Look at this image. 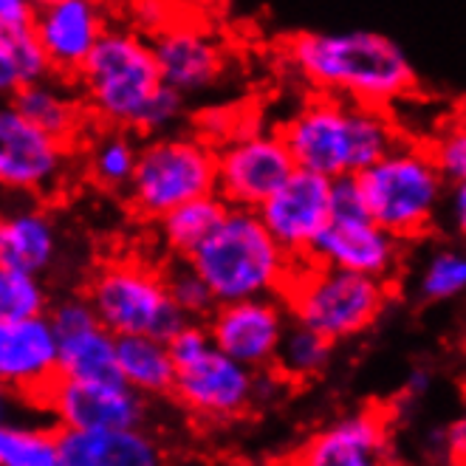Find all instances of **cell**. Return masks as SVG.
<instances>
[{"instance_id":"cell-1","label":"cell","mask_w":466,"mask_h":466,"mask_svg":"<svg viewBox=\"0 0 466 466\" xmlns=\"http://www.w3.org/2000/svg\"><path fill=\"white\" fill-rule=\"evenodd\" d=\"M289 71L314 94L393 107L419 86L404 46L381 32H299L283 43Z\"/></svg>"},{"instance_id":"cell-2","label":"cell","mask_w":466,"mask_h":466,"mask_svg":"<svg viewBox=\"0 0 466 466\" xmlns=\"http://www.w3.org/2000/svg\"><path fill=\"white\" fill-rule=\"evenodd\" d=\"M278 127L297 167L331 181L360 176L401 139L393 107L314 91Z\"/></svg>"},{"instance_id":"cell-3","label":"cell","mask_w":466,"mask_h":466,"mask_svg":"<svg viewBox=\"0 0 466 466\" xmlns=\"http://www.w3.org/2000/svg\"><path fill=\"white\" fill-rule=\"evenodd\" d=\"M189 260L215 306L252 297H280L297 260L271 238L255 209L227 207Z\"/></svg>"},{"instance_id":"cell-4","label":"cell","mask_w":466,"mask_h":466,"mask_svg":"<svg viewBox=\"0 0 466 466\" xmlns=\"http://www.w3.org/2000/svg\"><path fill=\"white\" fill-rule=\"evenodd\" d=\"M365 212L404 243L432 232L447 201V178L424 142L401 139L356 176Z\"/></svg>"},{"instance_id":"cell-5","label":"cell","mask_w":466,"mask_h":466,"mask_svg":"<svg viewBox=\"0 0 466 466\" xmlns=\"http://www.w3.org/2000/svg\"><path fill=\"white\" fill-rule=\"evenodd\" d=\"M74 82L94 125L136 133L164 79L145 32L107 25Z\"/></svg>"},{"instance_id":"cell-6","label":"cell","mask_w":466,"mask_h":466,"mask_svg":"<svg viewBox=\"0 0 466 466\" xmlns=\"http://www.w3.org/2000/svg\"><path fill=\"white\" fill-rule=\"evenodd\" d=\"M393 294L396 283L317 260H297L280 297L294 322L337 345L373 328L390 306Z\"/></svg>"},{"instance_id":"cell-7","label":"cell","mask_w":466,"mask_h":466,"mask_svg":"<svg viewBox=\"0 0 466 466\" xmlns=\"http://www.w3.org/2000/svg\"><path fill=\"white\" fill-rule=\"evenodd\" d=\"M167 348L176 365L170 399L184 413L207 424H227L258 407V370L215 348L201 319H187L167 339Z\"/></svg>"},{"instance_id":"cell-8","label":"cell","mask_w":466,"mask_h":466,"mask_svg":"<svg viewBox=\"0 0 466 466\" xmlns=\"http://www.w3.org/2000/svg\"><path fill=\"white\" fill-rule=\"evenodd\" d=\"M218 193L215 145L196 130L145 136L139 158L125 189V204L145 224L158 221L181 204Z\"/></svg>"},{"instance_id":"cell-9","label":"cell","mask_w":466,"mask_h":466,"mask_svg":"<svg viewBox=\"0 0 466 466\" xmlns=\"http://www.w3.org/2000/svg\"><path fill=\"white\" fill-rule=\"evenodd\" d=\"M82 294L114 337L145 334L170 339L187 322L167 291L164 266L142 255L102 260L86 278Z\"/></svg>"},{"instance_id":"cell-10","label":"cell","mask_w":466,"mask_h":466,"mask_svg":"<svg viewBox=\"0 0 466 466\" xmlns=\"http://www.w3.org/2000/svg\"><path fill=\"white\" fill-rule=\"evenodd\" d=\"M76 176V145L54 139L12 102H0V193L51 201L60 198Z\"/></svg>"},{"instance_id":"cell-11","label":"cell","mask_w":466,"mask_h":466,"mask_svg":"<svg viewBox=\"0 0 466 466\" xmlns=\"http://www.w3.org/2000/svg\"><path fill=\"white\" fill-rule=\"evenodd\" d=\"M215 158L218 196L246 209H258L297 167L278 125L246 119L215 145Z\"/></svg>"},{"instance_id":"cell-12","label":"cell","mask_w":466,"mask_h":466,"mask_svg":"<svg viewBox=\"0 0 466 466\" xmlns=\"http://www.w3.org/2000/svg\"><path fill=\"white\" fill-rule=\"evenodd\" d=\"M43 413L57 427L107 430V427H147L150 399L127 388L122 379H66L46 393Z\"/></svg>"},{"instance_id":"cell-13","label":"cell","mask_w":466,"mask_h":466,"mask_svg":"<svg viewBox=\"0 0 466 466\" xmlns=\"http://www.w3.org/2000/svg\"><path fill=\"white\" fill-rule=\"evenodd\" d=\"M289 322L291 317L283 297L221 303L204 319L215 348H221L235 362L252 370H266L274 365V353H278Z\"/></svg>"},{"instance_id":"cell-14","label":"cell","mask_w":466,"mask_h":466,"mask_svg":"<svg viewBox=\"0 0 466 466\" xmlns=\"http://www.w3.org/2000/svg\"><path fill=\"white\" fill-rule=\"evenodd\" d=\"M255 212L294 260H306L314 240L331 221V178L294 167Z\"/></svg>"},{"instance_id":"cell-15","label":"cell","mask_w":466,"mask_h":466,"mask_svg":"<svg viewBox=\"0 0 466 466\" xmlns=\"http://www.w3.org/2000/svg\"><path fill=\"white\" fill-rule=\"evenodd\" d=\"M407 243L381 229L370 215L331 218L314 240L306 260L356 271L365 278L396 283Z\"/></svg>"},{"instance_id":"cell-16","label":"cell","mask_w":466,"mask_h":466,"mask_svg":"<svg viewBox=\"0 0 466 466\" xmlns=\"http://www.w3.org/2000/svg\"><path fill=\"white\" fill-rule=\"evenodd\" d=\"M57 376V334L46 314L0 319V388L40 407Z\"/></svg>"},{"instance_id":"cell-17","label":"cell","mask_w":466,"mask_h":466,"mask_svg":"<svg viewBox=\"0 0 466 466\" xmlns=\"http://www.w3.org/2000/svg\"><path fill=\"white\" fill-rule=\"evenodd\" d=\"M111 25L105 0H60L35 12L32 29L51 74L76 79L94 46Z\"/></svg>"},{"instance_id":"cell-18","label":"cell","mask_w":466,"mask_h":466,"mask_svg":"<svg viewBox=\"0 0 466 466\" xmlns=\"http://www.w3.org/2000/svg\"><path fill=\"white\" fill-rule=\"evenodd\" d=\"M150 46L156 54L161 79L187 99L207 94L224 79L227 71L224 46L204 25L164 23L158 32L150 35Z\"/></svg>"},{"instance_id":"cell-19","label":"cell","mask_w":466,"mask_h":466,"mask_svg":"<svg viewBox=\"0 0 466 466\" xmlns=\"http://www.w3.org/2000/svg\"><path fill=\"white\" fill-rule=\"evenodd\" d=\"M294 466H393L390 430L381 410H356L317 430Z\"/></svg>"},{"instance_id":"cell-20","label":"cell","mask_w":466,"mask_h":466,"mask_svg":"<svg viewBox=\"0 0 466 466\" xmlns=\"http://www.w3.org/2000/svg\"><path fill=\"white\" fill-rule=\"evenodd\" d=\"M63 252V229L46 201L20 198L0 209V266L48 280Z\"/></svg>"},{"instance_id":"cell-21","label":"cell","mask_w":466,"mask_h":466,"mask_svg":"<svg viewBox=\"0 0 466 466\" xmlns=\"http://www.w3.org/2000/svg\"><path fill=\"white\" fill-rule=\"evenodd\" d=\"M57 466H167V452L147 427H57Z\"/></svg>"},{"instance_id":"cell-22","label":"cell","mask_w":466,"mask_h":466,"mask_svg":"<svg viewBox=\"0 0 466 466\" xmlns=\"http://www.w3.org/2000/svg\"><path fill=\"white\" fill-rule=\"evenodd\" d=\"M12 105L54 139L68 145H79V139L94 125L76 91V82L57 74H46L20 86V91L12 96Z\"/></svg>"},{"instance_id":"cell-23","label":"cell","mask_w":466,"mask_h":466,"mask_svg":"<svg viewBox=\"0 0 466 466\" xmlns=\"http://www.w3.org/2000/svg\"><path fill=\"white\" fill-rule=\"evenodd\" d=\"M139 145L142 139L133 130L91 125L76 145L79 173L102 193L125 196L136 170V158H139Z\"/></svg>"},{"instance_id":"cell-24","label":"cell","mask_w":466,"mask_h":466,"mask_svg":"<svg viewBox=\"0 0 466 466\" xmlns=\"http://www.w3.org/2000/svg\"><path fill=\"white\" fill-rule=\"evenodd\" d=\"M116 373L127 388H133L150 401L170 396L176 365L167 339L145 334L116 337Z\"/></svg>"},{"instance_id":"cell-25","label":"cell","mask_w":466,"mask_h":466,"mask_svg":"<svg viewBox=\"0 0 466 466\" xmlns=\"http://www.w3.org/2000/svg\"><path fill=\"white\" fill-rule=\"evenodd\" d=\"M57 368L66 379H119L116 337L99 319L60 331Z\"/></svg>"},{"instance_id":"cell-26","label":"cell","mask_w":466,"mask_h":466,"mask_svg":"<svg viewBox=\"0 0 466 466\" xmlns=\"http://www.w3.org/2000/svg\"><path fill=\"white\" fill-rule=\"evenodd\" d=\"M224 212H227V204L218 193L181 204L173 212L161 215L158 221H153L156 240L161 249L167 252V258H189L196 252V246L215 229L218 221H221Z\"/></svg>"},{"instance_id":"cell-27","label":"cell","mask_w":466,"mask_h":466,"mask_svg":"<svg viewBox=\"0 0 466 466\" xmlns=\"http://www.w3.org/2000/svg\"><path fill=\"white\" fill-rule=\"evenodd\" d=\"M334 342L325 339L322 334L311 331V328L289 322L283 339L274 353V370H278L286 381H311L325 373V368L331 365Z\"/></svg>"},{"instance_id":"cell-28","label":"cell","mask_w":466,"mask_h":466,"mask_svg":"<svg viewBox=\"0 0 466 466\" xmlns=\"http://www.w3.org/2000/svg\"><path fill=\"white\" fill-rule=\"evenodd\" d=\"M0 466H57V427L0 421Z\"/></svg>"},{"instance_id":"cell-29","label":"cell","mask_w":466,"mask_h":466,"mask_svg":"<svg viewBox=\"0 0 466 466\" xmlns=\"http://www.w3.org/2000/svg\"><path fill=\"white\" fill-rule=\"evenodd\" d=\"M419 299L424 303H450L466 294V252L455 246H441L435 249L416 280Z\"/></svg>"},{"instance_id":"cell-30","label":"cell","mask_w":466,"mask_h":466,"mask_svg":"<svg viewBox=\"0 0 466 466\" xmlns=\"http://www.w3.org/2000/svg\"><path fill=\"white\" fill-rule=\"evenodd\" d=\"M51 306V289L43 278L0 266V319L40 317Z\"/></svg>"},{"instance_id":"cell-31","label":"cell","mask_w":466,"mask_h":466,"mask_svg":"<svg viewBox=\"0 0 466 466\" xmlns=\"http://www.w3.org/2000/svg\"><path fill=\"white\" fill-rule=\"evenodd\" d=\"M164 280H167V291L173 297V303L187 319H207L215 309V299L201 280V274L189 266L184 258H167L164 263Z\"/></svg>"},{"instance_id":"cell-32","label":"cell","mask_w":466,"mask_h":466,"mask_svg":"<svg viewBox=\"0 0 466 466\" xmlns=\"http://www.w3.org/2000/svg\"><path fill=\"white\" fill-rule=\"evenodd\" d=\"M438 164V170L444 173L447 184L466 181V111L447 119L432 139L424 142Z\"/></svg>"},{"instance_id":"cell-33","label":"cell","mask_w":466,"mask_h":466,"mask_svg":"<svg viewBox=\"0 0 466 466\" xmlns=\"http://www.w3.org/2000/svg\"><path fill=\"white\" fill-rule=\"evenodd\" d=\"M20 86H25L23 71L15 60V51H12L6 32H0V102H12Z\"/></svg>"},{"instance_id":"cell-34","label":"cell","mask_w":466,"mask_h":466,"mask_svg":"<svg viewBox=\"0 0 466 466\" xmlns=\"http://www.w3.org/2000/svg\"><path fill=\"white\" fill-rule=\"evenodd\" d=\"M35 12H37V6L32 0H0V32L32 25Z\"/></svg>"},{"instance_id":"cell-35","label":"cell","mask_w":466,"mask_h":466,"mask_svg":"<svg viewBox=\"0 0 466 466\" xmlns=\"http://www.w3.org/2000/svg\"><path fill=\"white\" fill-rule=\"evenodd\" d=\"M444 447H447V455H450L452 463L466 461V410L447 427V432H444Z\"/></svg>"},{"instance_id":"cell-36","label":"cell","mask_w":466,"mask_h":466,"mask_svg":"<svg viewBox=\"0 0 466 466\" xmlns=\"http://www.w3.org/2000/svg\"><path fill=\"white\" fill-rule=\"evenodd\" d=\"M447 212H450V221L455 224V229L461 235H466V181L461 184H450L447 189Z\"/></svg>"},{"instance_id":"cell-37","label":"cell","mask_w":466,"mask_h":466,"mask_svg":"<svg viewBox=\"0 0 466 466\" xmlns=\"http://www.w3.org/2000/svg\"><path fill=\"white\" fill-rule=\"evenodd\" d=\"M23 407H29L23 399H17L15 393H9L6 388H0V421L6 419H17V413Z\"/></svg>"},{"instance_id":"cell-38","label":"cell","mask_w":466,"mask_h":466,"mask_svg":"<svg viewBox=\"0 0 466 466\" xmlns=\"http://www.w3.org/2000/svg\"><path fill=\"white\" fill-rule=\"evenodd\" d=\"M32 4H35L37 9H43V6H51V4H60V0H32Z\"/></svg>"},{"instance_id":"cell-39","label":"cell","mask_w":466,"mask_h":466,"mask_svg":"<svg viewBox=\"0 0 466 466\" xmlns=\"http://www.w3.org/2000/svg\"><path fill=\"white\" fill-rule=\"evenodd\" d=\"M455 466H466V461H461V463H455Z\"/></svg>"}]
</instances>
